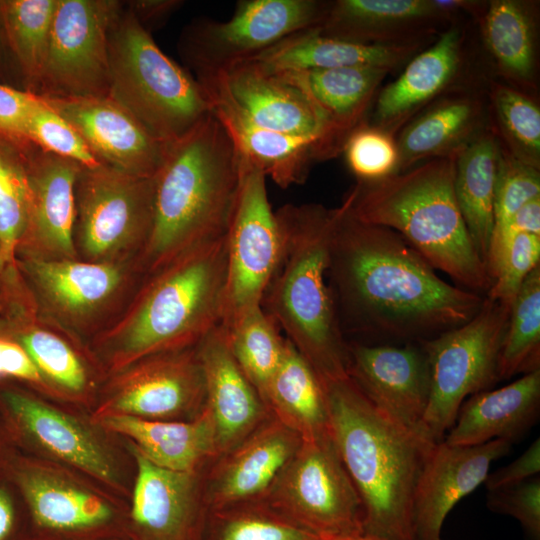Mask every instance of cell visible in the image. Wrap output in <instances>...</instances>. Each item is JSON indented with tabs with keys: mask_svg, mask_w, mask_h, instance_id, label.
Returning a JSON list of instances; mask_svg holds the SVG:
<instances>
[{
	"mask_svg": "<svg viewBox=\"0 0 540 540\" xmlns=\"http://www.w3.org/2000/svg\"><path fill=\"white\" fill-rule=\"evenodd\" d=\"M301 437L272 414L204 475L209 509L260 501L301 444Z\"/></svg>",
	"mask_w": 540,
	"mask_h": 540,
	"instance_id": "cb8c5ba5",
	"label": "cell"
},
{
	"mask_svg": "<svg viewBox=\"0 0 540 540\" xmlns=\"http://www.w3.org/2000/svg\"><path fill=\"white\" fill-rule=\"evenodd\" d=\"M540 370V265L522 283L514 298L499 362V380Z\"/></svg>",
	"mask_w": 540,
	"mask_h": 540,
	"instance_id": "60d3db41",
	"label": "cell"
},
{
	"mask_svg": "<svg viewBox=\"0 0 540 540\" xmlns=\"http://www.w3.org/2000/svg\"><path fill=\"white\" fill-rule=\"evenodd\" d=\"M57 0L0 1L5 43L16 59L27 91L37 94Z\"/></svg>",
	"mask_w": 540,
	"mask_h": 540,
	"instance_id": "f35d334b",
	"label": "cell"
},
{
	"mask_svg": "<svg viewBox=\"0 0 540 540\" xmlns=\"http://www.w3.org/2000/svg\"><path fill=\"white\" fill-rule=\"evenodd\" d=\"M2 467L23 496L33 540H130L129 502L98 482L16 449Z\"/></svg>",
	"mask_w": 540,
	"mask_h": 540,
	"instance_id": "9c48e42d",
	"label": "cell"
},
{
	"mask_svg": "<svg viewBox=\"0 0 540 540\" xmlns=\"http://www.w3.org/2000/svg\"><path fill=\"white\" fill-rule=\"evenodd\" d=\"M220 327L233 358L266 404L268 388L281 362L286 338L261 305L242 312Z\"/></svg>",
	"mask_w": 540,
	"mask_h": 540,
	"instance_id": "74e56055",
	"label": "cell"
},
{
	"mask_svg": "<svg viewBox=\"0 0 540 540\" xmlns=\"http://www.w3.org/2000/svg\"><path fill=\"white\" fill-rule=\"evenodd\" d=\"M489 124L501 147L518 161L540 169V108L525 92L491 81Z\"/></svg>",
	"mask_w": 540,
	"mask_h": 540,
	"instance_id": "ab89813d",
	"label": "cell"
},
{
	"mask_svg": "<svg viewBox=\"0 0 540 540\" xmlns=\"http://www.w3.org/2000/svg\"><path fill=\"white\" fill-rule=\"evenodd\" d=\"M205 398L197 345L149 355L108 374L91 413L97 420L192 421L203 413Z\"/></svg>",
	"mask_w": 540,
	"mask_h": 540,
	"instance_id": "9a60e30c",
	"label": "cell"
},
{
	"mask_svg": "<svg viewBox=\"0 0 540 540\" xmlns=\"http://www.w3.org/2000/svg\"><path fill=\"white\" fill-rule=\"evenodd\" d=\"M3 335L28 353L56 400L92 411L107 373L88 345L41 316L23 285L0 310Z\"/></svg>",
	"mask_w": 540,
	"mask_h": 540,
	"instance_id": "ac0fdd59",
	"label": "cell"
},
{
	"mask_svg": "<svg viewBox=\"0 0 540 540\" xmlns=\"http://www.w3.org/2000/svg\"><path fill=\"white\" fill-rule=\"evenodd\" d=\"M450 21L434 0H336L315 30L349 42L393 45L423 42Z\"/></svg>",
	"mask_w": 540,
	"mask_h": 540,
	"instance_id": "f1b7e54d",
	"label": "cell"
},
{
	"mask_svg": "<svg viewBox=\"0 0 540 540\" xmlns=\"http://www.w3.org/2000/svg\"><path fill=\"white\" fill-rule=\"evenodd\" d=\"M0 136V254L15 266V252L25 231L29 187L24 147Z\"/></svg>",
	"mask_w": 540,
	"mask_h": 540,
	"instance_id": "7bdbcfd3",
	"label": "cell"
},
{
	"mask_svg": "<svg viewBox=\"0 0 540 540\" xmlns=\"http://www.w3.org/2000/svg\"><path fill=\"white\" fill-rule=\"evenodd\" d=\"M154 191L155 176L130 175L103 164L81 167L74 191L77 259L138 261L152 229Z\"/></svg>",
	"mask_w": 540,
	"mask_h": 540,
	"instance_id": "8fae6325",
	"label": "cell"
},
{
	"mask_svg": "<svg viewBox=\"0 0 540 540\" xmlns=\"http://www.w3.org/2000/svg\"><path fill=\"white\" fill-rule=\"evenodd\" d=\"M26 138L41 150L74 161L82 167L101 165L75 128L40 95L28 119Z\"/></svg>",
	"mask_w": 540,
	"mask_h": 540,
	"instance_id": "ee69618b",
	"label": "cell"
},
{
	"mask_svg": "<svg viewBox=\"0 0 540 540\" xmlns=\"http://www.w3.org/2000/svg\"><path fill=\"white\" fill-rule=\"evenodd\" d=\"M36 311L88 345L127 306L146 276L138 261L15 260Z\"/></svg>",
	"mask_w": 540,
	"mask_h": 540,
	"instance_id": "30bf717a",
	"label": "cell"
},
{
	"mask_svg": "<svg viewBox=\"0 0 540 540\" xmlns=\"http://www.w3.org/2000/svg\"><path fill=\"white\" fill-rule=\"evenodd\" d=\"M29 187L25 231L18 258L76 259L73 242L75 183L81 165L28 143L23 147Z\"/></svg>",
	"mask_w": 540,
	"mask_h": 540,
	"instance_id": "44dd1931",
	"label": "cell"
},
{
	"mask_svg": "<svg viewBox=\"0 0 540 540\" xmlns=\"http://www.w3.org/2000/svg\"><path fill=\"white\" fill-rule=\"evenodd\" d=\"M511 305L484 296L468 322L419 342L431 370V393L423 428L435 443L444 440L466 398L499 380L498 362Z\"/></svg>",
	"mask_w": 540,
	"mask_h": 540,
	"instance_id": "4fadbf2b",
	"label": "cell"
},
{
	"mask_svg": "<svg viewBox=\"0 0 540 540\" xmlns=\"http://www.w3.org/2000/svg\"><path fill=\"white\" fill-rule=\"evenodd\" d=\"M4 329H5V323H4L3 319H2V317L0 316V334H3Z\"/></svg>",
	"mask_w": 540,
	"mask_h": 540,
	"instance_id": "680465c9",
	"label": "cell"
},
{
	"mask_svg": "<svg viewBox=\"0 0 540 540\" xmlns=\"http://www.w3.org/2000/svg\"><path fill=\"white\" fill-rule=\"evenodd\" d=\"M209 98L212 113L230 137L240 160L260 170L279 187L301 184L319 161L316 144L254 124L212 75L196 77Z\"/></svg>",
	"mask_w": 540,
	"mask_h": 540,
	"instance_id": "4316f807",
	"label": "cell"
},
{
	"mask_svg": "<svg viewBox=\"0 0 540 540\" xmlns=\"http://www.w3.org/2000/svg\"><path fill=\"white\" fill-rule=\"evenodd\" d=\"M479 21L484 45L498 72L516 88L530 87L537 67L534 5L491 0Z\"/></svg>",
	"mask_w": 540,
	"mask_h": 540,
	"instance_id": "d590c367",
	"label": "cell"
},
{
	"mask_svg": "<svg viewBox=\"0 0 540 540\" xmlns=\"http://www.w3.org/2000/svg\"><path fill=\"white\" fill-rule=\"evenodd\" d=\"M266 405L302 440L331 434L325 390L312 367L287 339L268 388Z\"/></svg>",
	"mask_w": 540,
	"mask_h": 540,
	"instance_id": "8d00e7d4",
	"label": "cell"
},
{
	"mask_svg": "<svg viewBox=\"0 0 540 540\" xmlns=\"http://www.w3.org/2000/svg\"><path fill=\"white\" fill-rule=\"evenodd\" d=\"M512 443L496 439L480 445L436 443L419 476L413 499L414 540H442L451 509L484 483L493 461L510 453Z\"/></svg>",
	"mask_w": 540,
	"mask_h": 540,
	"instance_id": "603a6c76",
	"label": "cell"
},
{
	"mask_svg": "<svg viewBox=\"0 0 540 540\" xmlns=\"http://www.w3.org/2000/svg\"><path fill=\"white\" fill-rule=\"evenodd\" d=\"M0 32L3 33L2 17H1V6H0Z\"/></svg>",
	"mask_w": 540,
	"mask_h": 540,
	"instance_id": "91938a15",
	"label": "cell"
},
{
	"mask_svg": "<svg viewBox=\"0 0 540 540\" xmlns=\"http://www.w3.org/2000/svg\"><path fill=\"white\" fill-rule=\"evenodd\" d=\"M328 5L319 0H241L226 21L198 19L185 27L179 54L196 77L219 73L317 27Z\"/></svg>",
	"mask_w": 540,
	"mask_h": 540,
	"instance_id": "5bb4252c",
	"label": "cell"
},
{
	"mask_svg": "<svg viewBox=\"0 0 540 540\" xmlns=\"http://www.w3.org/2000/svg\"><path fill=\"white\" fill-rule=\"evenodd\" d=\"M101 421L126 439L143 457L173 471H197L218 457L209 414L192 421H158L118 416Z\"/></svg>",
	"mask_w": 540,
	"mask_h": 540,
	"instance_id": "d6a6232c",
	"label": "cell"
},
{
	"mask_svg": "<svg viewBox=\"0 0 540 540\" xmlns=\"http://www.w3.org/2000/svg\"><path fill=\"white\" fill-rule=\"evenodd\" d=\"M275 214L282 250L261 306L325 388L348 378L347 339L327 282L338 206L285 204Z\"/></svg>",
	"mask_w": 540,
	"mask_h": 540,
	"instance_id": "5b68a950",
	"label": "cell"
},
{
	"mask_svg": "<svg viewBox=\"0 0 540 540\" xmlns=\"http://www.w3.org/2000/svg\"><path fill=\"white\" fill-rule=\"evenodd\" d=\"M324 390L331 435L362 500L364 534L414 540L416 485L436 443L378 410L349 377Z\"/></svg>",
	"mask_w": 540,
	"mask_h": 540,
	"instance_id": "3957f363",
	"label": "cell"
},
{
	"mask_svg": "<svg viewBox=\"0 0 540 540\" xmlns=\"http://www.w3.org/2000/svg\"><path fill=\"white\" fill-rule=\"evenodd\" d=\"M540 265V235H516L486 292V297L512 305L522 283Z\"/></svg>",
	"mask_w": 540,
	"mask_h": 540,
	"instance_id": "7dc6e473",
	"label": "cell"
},
{
	"mask_svg": "<svg viewBox=\"0 0 540 540\" xmlns=\"http://www.w3.org/2000/svg\"><path fill=\"white\" fill-rule=\"evenodd\" d=\"M41 97L75 128L101 164L140 177L157 174L169 144L108 96Z\"/></svg>",
	"mask_w": 540,
	"mask_h": 540,
	"instance_id": "7402d4cb",
	"label": "cell"
},
{
	"mask_svg": "<svg viewBox=\"0 0 540 540\" xmlns=\"http://www.w3.org/2000/svg\"><path fill=\"white\" fill-rule=\"evenodd\" d=\"M464 40V29L451 23L432 45L415 54L401 74L377 93L369 124L394 136L448 92L462 68Z\"/></svg>",
	"mask_w": 540,
	"mask_h": 540,
	"instance_id": "484cf974",
	"label": "cell"
},
{
	"mask_svg": "<svg viewBox=\"0 0 540 540\" xmlns=\"http://www.w3.org/2000/svg\"><path fill=\"white\" fill-rule=\"evenodd\" d=\"M240 166L239 189L226 232V298L220 325L261 305L282 250L281 231L268 199L266 176L242 160Z\"/></svg>",
	"mask_w": 540,
	"mask_h": 540,
	"instance_id": "e0dca14e",
	"label": "cell"
},
{
	"mask_svg": "<svg viewBox=\"0 0 540 540\" xmlns=\"http://www.w3.org/2000/svg\"><path fill=\"white\" fill-rule=\"evenodd\" d=\"M10 267H6L0 254V296L4 287L7 271Z\"/></svg>",
	"mask_w": 540,
	"mask_h": 540,
	"instance_id": "6f0895ef",
	"label": "cell"
},
{
	"mask_svg": "<svg viewBox=\"0 0 540 540\" xmlns=\"http://www.w3.org/2000/svg\"><path fill=\"white\" fill-rule=\"evenodd\" d=\"M539 412L540 370H536L499 389L466 398L443 441L473 446L503 439L513 444L536 424Z\"/></svg>",
	"mask_w": 540,
	"mask_h": 540,
	"instance_id": "1f68e13d",
	"label": "cell"
},
{
	"mask_svg": "<svg viewBox=\"0 0 540 540\" xmlns=\"http://www.w3.org/2000/svg\"><path fill=\"white\" fill-rule=\"evenodd\" d=\"M15 449L14 438L10 426L0 410V466Z\"/></svg>",
	"mask_w": 540,
	"mask_h": 540,
	"instance_id": "11a10c76",
	"label": "cell"
},
{
	"mask_svg": "<svg viewBox=\"0 0 540 540\" xmlns=\"http://www.w3.org/2000/svg\"><path fill=\"white\" fill-rule=\"evenodd\" d=\"M321 538L364 534V508L331 434L302 440L260 500Z\"/></svg>",
	"mask_w": 540,
	"mask_h": 540,
	"instance_id": "7c38bea8",
	"label": "cell"
},
{
	"mask_svg": "<svg viewBox=\"0 0 540 540\" xmlns=\"http://www.w3.org/2000/svg\"><path fill=\"white\" fill-rule=\"evenodd\" d=\"M540 472V440L537 438L514 461L488 473L484 485L487 491L514 485L537 476Z\"/></svg>",
	"mask_w": 540,
	"mask_h": 540,
	"instance_id": "f5cc1de1",
	"label": "cell"
},
{
	"mask_svg": "<svg viewBox=\"0 0 540 540\" xmlns=\"http://www.w3.org/2000/svg\"><path fill=\"white\" fill-rule=\"evenodd\" d=\"M198 351L205 377V410L212 421L220 456L271 413L233 358L220 325L198 344Z\"/></svg>",
	"mask_w": 540,
	"mask_h": 540,
	"instance_id": "f546056e",
	"label": "cell"
},
{
	"mask_svg": "<svg viewBox=\"0 0 540 540\" xmlns=\"http://www.w3.org/2000/svg\"><path fill=\"white\" fill-rule=\"evenodd\" d=\"M499 155L500 143L489 124L457 155L455 164L458 206L484 264L494 225Z\"/></svg>",
	"mask_w": 540,
	"mask_h": 540,
	"instance_id": "e575fe53",
	"label": "cell"
},
{
	"mask_svg": "<svg viewBox=\"0 0 540 540\" xmlns=\"http://www.w3.org/2000/svg\"><path fill=\"white\" fill-rule=\"evenodd\" d=\"M209 75L254 124L313 141L323 161L321 120L302 91L281 74L251 59Z\"/></svg>",
	"mask_w": 540,
	"mask_h": 540,
	"instance_id": "d4e9b609",
	"label": "cell"
},
{
	"mask_svg": "<svg viewBox=\"0 0 540 540\" xmlns=\"http://www.w3.org/2000/svg\"><path fill=\"white\" fill-rule=\"evenodd\" d=\"M131 447L137 470L129 500L130 540H203L209 511L204 491L207 467L164 469Z\"/></svg>",
	"mask_w": 540,
	"mask_h": 540,
	"instance_id": "ffe728a7",
	"label": "cell"
},
{
	"mask_svg": "<svg viewBox=\"0 0 540 540\" xmlns=\"http://www.w3.org/2000/svg\"><path fill=\"white\" fill-rule=\"evenodd\" d=\"M0 410L15 449L79 472L129 502L136 458L130 443L86 409L0 380Z\"/></svg>",
	"mask_w": 540,
	"mask_h": 540,
	"instance_id": "52a82bcc",
	"label": "cell"
},
{
	"mask_svg": "<svg viewBox=\"0 0 540 540\" xmlns=\"http://www.w3.org/2000/svg\"><path fill=\"white\" fill-rule=\"evenodd\" d=\"M108 97L171 144L212 114L203 86L168 57L125 4L110 27Z\"/></svg>",
	"mask_w": 540,
	"mask_h": 540,
	"instance_id": "ba28073f",
	"label": "cell"
},
{
	"mask_svg": "<svg viewBox=\"0 0 540 540\" xmlns=\"http://www.w3.org/2000/svg\"><path fill=\"white\" fill-rule=\"evenodd\" d=\"M122 5L115 0H57L38 95L108 96L109 31Z\"/></svg>",
	"mask_w": 540,
	"mask_h": 540,
	"instance_id": "2e32d148",
	"label": "cell"
},
{
	"mask_svg": "<svg viewBox=\"0 0 540 540\" xmlns=\"http://www.w3.org/2000/svg\"><path fill=\"white\" fill-rule=\"evenodd\" d=\"M347 193L332 232L327 282L340 329L367 344L419 343L473 318L484 296L452 285L397 232L358 220Z\"/></svg>",
	"mask_w": 540,
	"mask_h": 540,
	"instance_id": "6da1fadb",
	"label": "cell"
},
{
	"mask_svg": "<svg viewBox=\"0 0 540 540\" xmlns=\"http://www.w3.org/2000/svg\"><path fill=\"white\" fill-rule=\"evenodd\" d=\"M203 540H323L287 521L261 501L209 509Z\"/></svg>",
	"mask_w": 540,
	"mask_h": 540,
	"instance_id": "b9f144b4",
	"label": "cell"
},
{
	"mask_svg": "<svg viewBox=\"0 0 540 540\" xmlns=\"http://www.w3.org/2000/svg\"><path fill=\"white\" fill-rule=\"evenodd\" d=\"M342 153L359 182H372L397 173L398 150L390 133L364 122L347 138Z\"/></svg>",
	"mask_w": 540,
	"mask_h": 540,
	"instance_id": "f6af8a7d",
	"label": "cell"
},
{
	"mask_svg": "<svg viewBox=\"0 0 540 540\" xmlns=\"http://www.w3.org/2000/svg\"><path fill=\"white\" fill-rule=\"evenodd\" d=\"M38 99V94L0 84V136L20 146L30 143L26 128Z\"/></svg>",
	"mask_w": 540,
	"mask_h": 540,
	"instance_id": "681fc988",
	"label": "cell"
},
{
	"mask_svg": "<svg viewBox=\"0 0 540 540\" xmlns=\"http://www.w3.org/2000/svg\"><path fill=\"white\" fill-rule=\"evenodd\" d=\"M323 540H385V539L371 536L368 534H359V535H354V536L329 538V539H323Z\"/></svg>",
	"mask_w": 540,
	"mask_h": 540,
	"instance_id": "9f6ffc18",
	"label": "cell"
},
{
	"mask_svg": "<svg viewBox=\"0 0 540 540\" xmlns=\"http://www.w3.org/2000/svg\"><path fill=\"white\" fill-rule=\"evenodd\" d=\"M307 97L323 125V160L342 153L349 135L365 122L390 72L374 67L276 71Z\"/></svg>",
	"mask_w": 540,
	"mask_h": 540,
	"instance_id": "83f0119b",
	"label": "cell"
},
{
	"mask_svg": "<svg viewBox=\"0 0 540 540\" xmlns=\"http://www.w3.org/2000/svg\"><path fill=\"white\" fill-rule=\"evenodd\" d=\"M488 126V104L479 94L457 92L439 98L400 129L397 173L431 159L457 156Z\"/></svg>",
	"mask_w": 540,
	"mask_h": 540,
	"instance_id": "4dcf8cb0",
	"label": "cell"
},
{
	"mask_svg": "<svg viewBox=\"0 0 540 540\" xmlns=\"http://www.w3.org/2000/svg\"><path fill=\"white\" fill-rule=\"evenodd\" d=\"M226 277L225 234L146 275L89 350L108 375L149 355L197 346L221 324Z\"/></svg>",
	"mask_w": 540,
	"mask_h": 540,
	"instance_id": "7a4b0ae2",
	"label": "cell"
},
{
	"mask_svg": "<svg viewBox=\"0 0 540 540\" xmlns=\"http://www.w3.org/2000/svg\"><path fill=\"white\" fill-rule=\"evenodd\" d=\"M0 540H33L30 516L14 481L0 466Z\"/></svg>",
	"mask_w": 540,
	"mask_h": 540,
	"instance_id": "f907efd6",
	"label": "cell"
},
{
	"mask_svg": "<svg viewBox=\"0 0 540 540\" xmlns=\"http://www.w3.org/2000/svg\"><path fill=\"white\" fill-rule=\"evenodd\" d=\"M536 197H540V170L518 161L500 145L492 233Z\"/></svg>",
	"mask_w": 540,
	"mask_h": 540,
	"instance_id": "bcb514c9",
	"label": "cell"
},
{
	"mask_svg": "<svg viewBox=\"0 0 540 540\" xmlns=\"http://www.w3.org/2000/svg\"><path fill=\"white\" fill-rule=\"evenodd\" d=\"M347 349V374L362 394L396 423L428 436L422 423L430 399L431 370L421 344L351 340Z\"/></svg>",
	"mask_w": 540,
	"mask_h": 540,
	"instance_id": "d6986e66",
	"label": "cell"
},
{
	"mask_svg": "<svg viewBox=\"0 0 540 540\" xmlns=\"http://www.w3.org/2000/svg\"><path fill=\"white\" fill-rule=\"evenodd\" d=\"M421 44L355 43L320 35L311 28L292 34L253 59L273 71L374 67L391 72L410 60Z\"/></svg>",
	"mask_w": 540,
	"mask_h": 540,
	"instance_id": "836d02e7",
	"label": "cell"
},
{
	"mask_svg": "<svg viewBox=\"0 0 540 540\" xmlns=\"http://www.w3.org/2000/svg\"><path fill=\"white\" fill-rule=\"evenodd\" d=\"M125 4L140 24L151 33L158 28L182 5L180 0H134Z\"/></svg>",
	"mask_w": 540,
	"mask_h": 540,
	"instance_id": "db71d44e",
	"label": "cell"
},
{
	"mask_svg": "<svg viewBox=\"0 0 540 540\" xmlns=\"http://www.w3.org/2000/svg\"><path fill=\"white\" fill-rule=\"evenodd\" d=\"M457 156L431 159L349 190L358 220L402 236L435 270L477 292L491 280L461 214L454 190Z\"/></svg>",
	"mask_w": 540,
	"mask_h": 540,
	"instance_id": "8992f818",
	"label": "cell"
},
{
	"mask_svg": "<svg viewBox=\"0 0 540 540\" xmlns=\"http://www.w3.org/2000/svg\"><path fill=\"white\" fill-rule=\"evenodd\" d=\"M487 508L516 519L530 540H540V477L487 491Z\"/></svg>",
	"mask_w": 540,
	"mask_h": 540,
	"instance_id": "c3c4849f",
	"label": "cell"
},
{
	"mask_svg": "<svg viewBox=\"0 0 540 540\" xmlns=\"http://www.w3.org/2000/svg\"><path fill=\"white\" fill-rule=\"evenodd\" d=\"M240 176L239 157L213 113L168 145L155 175L151 233L138 258L145 275L226 234Z\"/></svg>",
	"mask_w": 540,
	"mask_h": 540,
	"instance_id": "277c9868",
	"label": "cell"
},
{
	"mask_svg": "<svg viewBox=\"0 0 540 540\" xmlns=\"http://www.w3.org/2000/svg\"><path fill=\"white\" fill-rule=\"evenodd\" d=\"M0 380L21 383L46 397L55 399L25 349L13 338L3 334H0Z\"/></svg>",
	"mask_w": 540,
	"mask_h": 540,
	"instance_id": "816d5d0a",
	"label": "cell"
}]
</instances>
